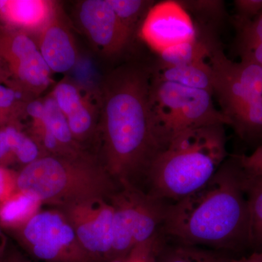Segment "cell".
Instances as JSON below:
<instances>
[{
    "label": "cell",
    "instance_id": "1",
    "mask_svg": "<svg viewBox=\"0 0 262 262\" xmlns=\"http://www.w3.org/2000/svg\"><path fill=\"white\" fill-rule=\"evenodd\" d=\"M151 71L130 61L103 76L96 91L99 120L93 149L120 187L145 192L150 169L165 148L150 103Z\"/></svg>",
    "mask_w": 262,
    "mask_h": 262
},
{
    "label": "cell",
    "instance_id": "2",
    "mask_svg": "<svg viewBox=\"0 0 262 262\" xmlns=\"http://www.w3.org/2000/svg\"><path fill=\"white\" fill-rule=\"evenodd\" d=\"M237 155L229 157L211 180L170 203L162 232L178 244L242 252L249 250V212Z\"/></svg>",
    "mask_w": 262,
    "mask_h": 262
},
{
    "label": "cell",
    "instance_id": "3",
    "mask_svg": "<svg viewBox=\"0 0 262 262\" xmlns=\"http://www.w3.org/2000/svg\"><path fill=\"white\" fill-rule=\"evenodd\" d=\"M225 126L201 127L174 136L152 164L146 192L174 203L209 182L229 158Z\"/></svg>",
    "mask_w": 262,
    "mask_h": 262
},
{
    "label": "cell",
    "instance_id": "4",
    "mask_svg": "<svg viewBox=\"0 0 262 262\" xmlns=\"http://www.w3.org/2000/svg\"><path fill=\"white\" fill-rule=\"evenodd\" d=\"M120 188L90 151L43 155L20 169L16 177V191L52 208L97 198L108 199Z\"/></svg>",
    "mask_w": 262,
    "mask_h": 262
},
{
    "label": "cell",
    "instance_id": "5",
    "mask_svg": "<svg viewBox=\"0 0 262 262\" xmlns=\"http://www.w3.org/2000/svg\"><path fill=\"white\" fill-rule=\"evenodd\" d=\"M204 39L221 112L239 139L256 149L262 145V67L232 61L214 37L206 34Z\"/></svg>",
    "mask_w": 262,
    "mask_h": 262
},
{
    "label": "cell",
    "instance_id": "6",
    "mask_svg": "<svg viewBox=\"0 0 262 262\" xmlns=\"http://www.w3.org/2000/svg\"><path fill=\"white\" fill-rule=\"evenodd\" d=\"M213 96L204 90L158 80L151 75L150 103L165 146L183 131L209 125H229L227 117L215 108Z\"/></svg>",
    "mask_w": 262,
    "mask_h": 262
},
{
    "label": "cell",
    "instance_id": "7",
    "mask_svg": "<svg viewBox=\"0 0 262 262\" xmlns=\"http://www.w3.org/2000/svg\"><path fill=\"white\" fill-rule=\"evenodd\" d=\"M7 231L34 261L94 262L59 208L39 209L21 225Z\"/></svg>",
    "mask_w": 262,
    "mask_h": 262
},
{
    "label": "cell",
    "instance_id": "8",
    "mask_svg": "<svg viewBox=\"0 0 262 262\" xmlns=\"http://www.w3.org/2000/svg\"><path fill=\"white\" fill-rule=\"evenodd\" d=\"M110 201L114 208L115 259L160 232L170 203L130 187H120Z\"/></svg>",
    "mask_w": 262,
    "mask_h": 262
},
{
    "label": "cell",
    "instance_id": "9",
    "mask_svg": "<svg viewBox=\"0 0 262 262\" xmlns=\"http://www.w3.org/2000/svg\"><path fill=\"white\" fill-rule=\"evenodd\" d=\"M0 68L5 82L34 99L52 83L51 71L37 42L20 29L0 28Z\"/></svg>",
    "mask_w": 262,
    "mask_h": 262
},
{
    "label": "cell",
    "instance_id": "10",
    "mask_svg": "<svg viewBox=\"0 0 262 262\" xmlns=\"http://www.w3.org/2000/svg\"><path fill=\"white\" fill-rule=\"evenodd\" d=\"M59 208L94 262L114 257V208L110 198L89 200Z\"/></svg>",
    "mask_w": 262,
    "mask_h": 262
},
{
    "label": "cell",
    "instance_id": "11",
    "mask_svg": "<svg viewBox=\"0 0 262 262\" xmlns=\"http://www.w3.org/2000/svg\"><path fill=\"white\" fill-rule=\"evenodd\" d=\"M76 10L81 29L103 56H120L132 42L134 38L122 25L108 0L80 1Z\"/></svg>",
    "mask_w": 262,
    "mask_h": 262
},
{
    "label": "cell",
    "instance_id": "12",
    "mask_svg": "<svg viewBox=\"0 0 262 262\" xmlns=\"http://www.w3.org/2000/svg\"><path fill=\"white\" fill-rule=\"evenodd\" d=\"M139 35L159 54L164 50L195 40L198 31L189 12L177 1L155 3L139 29Z\"/></svg>",
    "mask_w": 262,
    "mask_h": 262
},
{
    "label": "cell",
    "instance_id": "13",
    "mask_svg": "<svg viewBox=\"0 0 262 262\" xmlns=\"http://www.w3.org/2000/svg\"><path fill=\"white\" fill-rule=\"evenodd\" d=\"M51 94L64 115L76 142L93 152L99 120L96 91L92 93L72 81L63 80Z\"/></svg>",
    "mask_w": 262,
    "mask_h": 262
},
{
    "label": "cell",
    "instance_id": "14",
    "mask_svg": "<svg viewBox=\"0 0 262 262\" xmlns=\"http://www.w3.org/2000/svg\"><path fill=\"white\" fill-rule=\"evenodd\" d=\"M25 116L30 120L28 134L36 141L51 136L67 155L88 151L74 139L68 122L51 93L46 97L31 101L26 108Z\"/></svg>",
    "mask_w": 262,
    "mask_h": 262
},
{
    "label": "cell",
    "instance_id": "15",
    "mask_svg": "<svg viewBox=\"0 0 262 262\" xmlns=\"http://www.w3.org/2000/svg\"><path fill=\"white\" fill-rule=\"evenodd\" d=\"M39 32L37 45L51 72L61 74L72 70L77 63L78 53L73 36L58 7Z\"/></svg>",
    "mask_w": 262,
    "mask_h": 262
},
{
    "label": "cell",
    "instance_id": "16",
    "mask_svg": "<svg viewBox=\"0 0 262 262\" xmlns=\"http://www.w3.org/2000/svg\"><path fill=\"white\" fill-rule=\"evenodd\" d=\"M43 155L37 141L22 130L19 122L0 127V167L16 163L23 168Z\"/></svg>",
    "mask_w": 262,
    "mask_h": 262
},
{
    "label": "cell",
    "instance_id": "17",
    "mask_svg": "<svg viewBox=\"0 0 262 262\" xmlns=\"http://www.w3.org/2000/svg\"><path fill=\"white\" fill-rule=\"evenodd\" d=\"M56 6L46 0H10L0 12V19L10 28L39 32L49 21Z\"/></svg>",
    "mask_w": 262,
    "mask_h": 262
},
{
    "label": "cell",
    "instance_id": "18",
    "mask_svg": "<svg viewBox=\"0 0 262 262\" xmlns=\"http://www.w3.org/2000/svg\"><path fill=\"white\" fill-rule=\"evenodd\" d=\"M151 75L158 80L166 81L190 89L204 90L213 94V73L208 60L182 67L157 65Z\"/></svg>",
    "mask_w": 262,
    "mask_h": 262
},
{
    "label": "cell",
    "instance_id": "19",
    "mask_svg": "<svg viewBox=\"0 0 262 262\" xmlns=\"http://www.w3.org/2000/svg\"><path fill=\"white\" fill-rule=\"evenodd\" d=\"M243 183L249 212V250L262 252V177L244 170Z\"/></svg>",
    "mask_w": 262,
    "mask_h": 262
},
{
    "label": "cell",
    "instance_id": "20",
    "mask_svg": "<svg viewBox=\"0 0 262 262\" xmlns=\"http://www.w3.org/2000/svg\"><path fill=\"white\" fill-rule=\"evenodd\" d=\"M41 206L35 198L16 191L0 203V226L6 230L18 227L39 211Z\"/></svg>",
    "mask_w": 262,
    "mask_h": 262
},
{
    "label": "cell",
    "instance_id": "21",
    "mask_svg": "<svg viewBox=\"0 0 262 262\" xmlns=\"http://www.w3.org/2000/svg\"><path fill=\"white\" fill-rule=\"evenodd\" d=\"M158 64L164 67H182L208 60V52L203 36L195 40L176 45L159 54Z\"/></svg>",
    "mask_w": 262,
    "mask_h": 262
},
{
    "label": "cell",
    "instance_id": "22",
    "mask_svg": "<svg viewBox=\"0 0 262 262\" xmlns=\"http://www.w3.org/2000/svg\"><path fill=\"white\" fill-rule=\"evenodd\" d=\"M34 98L8 82L0 83V127L18 122L26 115L27 105Z\"/></svg>",
    "mask_w": 262,
    "mask_h": 262
},
{
    "label": "cell",
    "instance_id": "23",
    "mask_svg": "<svg viewBox=\"0 0 262 262\" xmlns=\"http://www.w3.org/2000/svg\"><path fill=\"white\" fill-rule=\"evenodd\" d=\"M108 3L133 38L155 4L154 1L147 0H108Z\"/></svg>",
    "mask_w": 262,
    "mask_h": 262
},
{
    "label": "cell",
    "instance_id": "24",
    "mask_svg": "<svg viewBox=\"0 0 262 262\" xmlns=\"http://www.w3.org/2000/svg\"><path fill=\"white\" fill-rule=\"evenodd\" d=\"M174 243L169 244L167 239L160 249L158 262H208L211 250Z\"/></svg>",
    "mask_w": 262,
    "mask_h": 262
},
{
    "label": "cell",
    "instance_id": "25",
    "mask_svg": "<svg viewBox=\"0 0 262 262\" xmlns=\"http://www.w3.org/2000/svg\"><path fill=\"white\" fill-rule=\"evenodd\" d=\"M166 241V236L160 230L145 242L136 245L125 256L108 262H158L160 249Z\"/></svg>",
    "mask_w": 262,
    "mask_h": 262
},
{
    "label": "cell",
    "instance_id": "26",
    "mask_svg": "<svg viewBox=\"0 0 262 262\" xmlns=\"http://www.w3.org/2000/svg\"><path fill=\"white\" fill-rule=\"evenodd\" d=\"M187 12L192 11L193 13L206 18L216 19L224 15L225 7L224 2L209 1V0H198V1H182L179 2Z\"/></svg>",
    "mask_w": 262,
    "mask_h": 262
},
{
    "label": "cell",
    "instance_id": "27",
    "mask_svg": "<svg viewBox=\"0 0 262 262\" xmlns=\"http://www.w3.org/2000/svg\"><path fill=\"white\" fill-rule=\"evenodd\" d=\"M237 41L256 43L262 46V13L251 20L234 22Z\"/></svg>",
    "mask_w": 262,
    "mask_h": 262
},
{
    "label": "cell",
    "instance_id": "28",
    "mask_svg": "<svg viewBox=\"0 0 262 262\" xmlns=\"http://www.w3.org/2000/svg\"><path fill=\"white\" fill-rule=\"evenodd\" d=\"M236 15L234 22L251 20L262 13V0H235Z\"/></svg>",
    "mask_w": 262,
    "mask_h": 262
},
{
    "label": "cell",
    "instance_id": "29",
    "mask_svg": "<svg viewBox=\"0 0 262 262\" xmlns=\"http://www.w3.org/2000/svg\"><path fill=\"white\" fill-rule=\"evenodd\" d=\"M241 168L246 173L262 177V145L251 154L237 155Z\"/></svg>",
    "mask_w": 262,
    "mask_h": 262
},
{
    "label": "cell",
    "instance_id": "30",
    "mask_svg": "<svg viewBox=\"0 0 262 262\" xmlns=\"http://www.w3.org/2000/svg\"><path fill=\"white\" fill-rule=\"evenodd\" d=\"M17 173L11 169L0 167V203L16 192Z\"/></svg>",
    "mask_w": 262,
    "mask_h": 262
},
{
    "label": "cell",
    "instance_id": "31",
    "mask_svg": "<svg viewBox=\"0 0 262 262\" xmlns=\"http://www.w3.org/2000/svg\"><path fill=\"white\" fill-rule=\"evenodd\" d=\"M0 262H36L29 257L17 246L8 242L4 252L0 256Z\"/></svg>",
    "mask_w": 262,
    "mask_h": 262
},
{
    "label": "cell",
    "instance_id": "32",
    "mask_svg": "<svg viewBox=\"0 0 262 262\" xmlns=\"http://www.w3.org/2000/svg\"><path fill=\"white\" fill-rule=\"evenodd\" d=\"M208 262H239V258L227 257L216 251H212Z\"/></svg>",
    "mask_w": 262,
    "mask_h": 262
},
{
    "label": "cell",
    "instance_id": "33",
    "mask_svg": "<svg viewBox=\"0 0 262 262\" xmlns=\"http://www.w3.org/2000/svg\"><path fill=\"white\" fill-rule=\"evenodd\" d=\"M239 262H262V252H251L247 256L239 258Z\"/></svg>",
    "mask_w": 262,
    "mask_h": 262
},
{
    "label": "cell",
    "instance_id": "34",
    "mask_svg": "<svg viewBox=\"0 0 262 262\" xmlns=\"http://www.w3.org/2000/svg\"><path fill=\"white\" fill-rule=\"evenodd\" d=\"M8 244V238L5 237V234L2 232L1 229H0V256L4 252L5 248H6L7 245Z\"/></svg>",
    "mask_w": 262,
    "mask_h": 262
},
{
    "label": "cell",
    "instance_id": "35",
    "mask_svg": "<svg viewBox=\"0 0 262 262\" xmlns=\"http://www.w3.org/2000/svg\"><path fill=\"white\" fill-rule=\"evenodd\" d=\"M6 3L7 0H0V12H1L3 8H5Z\"/></svg>",
    "mask_w": 262,
    "mask_h": 262
},
{
    "label": "cell",
    "instance_id": "36",
    "mask_svg": "<svg viewBox=\"0 0 262 262\" xmlns=\"http://www.w3.org/2000/svg\"><path fill=\"white\" fill-rule=\"evenodd\" d=\"M2 79H5L4 74H3V71L0 69V82L2 81Z\"/></svg>",
    "mask_w": 262,
    "mask_h": 262
}]
</instances>
